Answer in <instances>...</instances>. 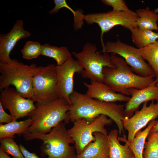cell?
<instances>
[{
  "mask_svg": "<svg viewBox=\"0 0 158 158\" xmlns=\"http://www.w3.org/2000/svg\"><path fill=\"white\" fill-rule=\"evenodd\" d=\"M70 99L71 104L64 121L65 124L82 118L91 122L99 115H104L115 122L119 134L122 135L124 131L122 121L125 117L123 105L92 98L76 91L70 95Z\"/></svg>",
  "mask_w": 158,
  "mask_h": 158,
  "instance_id": "1",
  "label": "cell"
},
{
  "mask_svg": "<svg viewBox=\"0 0 158 158\" xmlns=\"http://www.w3.org/2000/svg\"><path fill=\"white\" fill-rule=\"evenodd\" d=\"M44 67L34 63L25 65L16 59L7 63L0 62V91L12 85L22 97L31 99L34 78Z\"/></svg>",
  "mask_w": 158,
  "mask_h": 158,
  "instance_id": "2",
  "label": "cell"
},
{
  "mask_svg": "<svg viewBox=\"0 0 158 158\" xmlns=\"http://www.w3.org/2000/svg\"><path fill=\"white\" fill-rule=\"evenodd\" d=\"M111 56L115 67H104L103 82L116 92L129 95L128 89H143L154 80V76L142 77L135 73L122 58L114 54H112Z\"/></svg>",
  "mask_w": 158,
  "mask_h": 158,
  "instance_id": "3",
  "label": "cell"
},
{
  "mask_svg": "<svg viewBox=\"0 0 158 158\" xmlns=\"http://www.w3.org/2000/svg\"><path fill=\"white\" fill-rule=\"evenodd\" d=\"M27 141L39 139L43 141L40 147V155L47 156V158H76L75 147L71 144L74 143L69 135L64 123L61 122L46 134L25 133L23 135Z\"/></svg>",
  "mask_w": 158,
  "mask_h": 158,
  "instance_id": "4",
  "label": "cell"
},
{
  "mask_svg": "<svg viewBox=\"0 0 158 158\" xmlns=\"http://www.w3.org/2000/svg\"><path fill=\"white\" fill-rule=\"evenodd\" d=\"M70 105L64 99L59 98L51 102L36 105L28 115L32 120V125L25 133L46 134L66 119Z\"/></svg>",
  "mask_w": 158,
  "mask_h": 158,
  "instance_id": "5",
  "label": "cell"
},
{
  "mask_svg": "<svg viewBox=\"0 0 158 158\" xmlns=\"http://www.w3.org/2000/svg\"><path fill=\"white\" fill-rule=\"evenodd\" d=\"M95 44L87 42L79 52H72V54L83 71L81 73L82 77L90 79L91 81L103 82V68L104 67H115L111 55L107 53L101 54L97 51Z\"/></svg>",
  "mask_w": 158,
  "mask_h": 158,
  "instance_id": "6",
  "label": "cell"
},
{
  "mask_svg": "<svg viewBox=\"0 0 158 158\" xmlns=\"http://www.w3.org/2000/svg\"><path fill=\"white\" fill-rule=\"evenodd\" d=\"M113 121L106 115H101L91 122L84 118L74 122L73 126L68 131L74 142L77 155L80 154L89 144L95 140L94 133L100 132L108 134L105 126L111 124Z\"/></svg>",
  "mask_w": 158,
  "mask_h": 158,
  "instance_id": "7",
  "label": "cell"
},
{
  "mask_svg": "<svg viewBox=\"0 0 158 158\" xmlns=\"http://www.w3.org/2000/svg\"><path fill=\"white\" fill-rule=\"evenodd\" d=\"M138 16L135 12L112 11L107 12L91 13L85 15L84 20L88 24H97L101 31L100 40L102 49L105 46L103 40L104 33L109 32L115 26L120 25L129 30L137 26Z\"/></svg>",
  "mask_w": 158,
  "mask_h": 158,
  "instance_id": "8",
  "label": "cell"
},
{
  "mask_svg": "<svg viewBox=\"0 0 158 158\" xmlns=\"http://www.w3.org/2000/svg\"><path fill=\"white\" fill-rule=\"evenodd\" d=\"M58 80L56 66L49 64L34 78L32 99L40 104L51 102L59 98Z\"/></svg>",
  "mask_w": 158,
  "mask_h": 158,
  "instance_id": "9",
  "label": "cell"
},
{
  "mask_svg": "<svg viewBox=\"0 0 158 158\" xmlns=\"http://www.w3.org/2000/svg\"><path fill=\"white\" fill-rule=\"evenodd\" d=\"M100 53H111L121 56L130 66L135 74L142 77H156L154 70L138 51V49L119 40L108 42Z\"/></svg>",
  "mask_w": 158,
  "mask_h": 158,
  "instance_id": "10",
  "label": "cell"
},
{
  "mask_svg": "<svg viewBox=\"0 0 158 158\" xmlns=\"http://www.w3.org/2000/svg\"><path fill=\"white\" fill-rule=\"evenodd\" d=\"M147 102L144 103L141 110H136L131 117H125L123 120V128L128 133L127 139L123 138L125 143L130 142L139 131L158 117V102L155 104L152 101L149 106Z\"/></svg>",
  "mask_w": 158,
  "mask_h": 158,
  "instance_id": "11",
  "label": "cell"
},
{
  "mask_svg": "<svg viewBox=\"0 0 158 158\" xmlns=\"http://www.w3.org/2000/svg\"><path fill=\"white\" fill-rule=\"evenodd\" d=\"M34 102L22 97L15 88L9 87L1 91L0 103L4 109L9 111L13 121L28 116L36 108Z\"/></svg>",
  "mask_w": 158,
  "mask_h": 158,
  "instance_id": "12",
  "label": "cell"
},
{
  "mask_svg": "<svg viewBox=\"0 0 158 158\" xmlns=\"http://www.w3.org/2000/svg\"><path fill=\"white\" fill-rule=\"evenodd\" d=\"M58 80L59 97L71 104L70 96L74 91L73 77L75 73L81 74L83 68L72 57L61 66H56Z\"/></svg>",
  "mask_w": 158,
  "mask_h": 158,
  "instance_id": "13",
  "label": "cell"
},
{
  "mask_svg": "<svg viewBox=\"0 0 158 158\" xmlns=\"http://www.w3.org/2000/svg\"><path fill=\"white\" fill-rule=\"evenodd\" d=\"M22 20H17L11 29L6 34L0 35V62L7 63L11 59L10 54L20 40L32 36L24 28Z\"/></svg>",
  "mask_w": 158,
  "mask_h": 158,
  "instance_id": "14",
  "label": "cell"
},
{
  "mask_svg": "<svg viewBox=\"0 0 158 158\" xmlns=\"http://www.w3.org/2000/svg\"><path fill=\"white\" fill-rule=\"evenodd\" d=\"M157 82L156 79L149 85L142 89H128V92L131 97L124 108L125 117H131L142 103L150 100H155L158 102V87L156 85Z\"/></svg>",
  "mask_w": 158,
  "mask_h": 158,
  "instance_id": "15",
  "label": "cell"
},
{
  "mask_svg": "<svg viewBox=\"0 0 158 158\" xmlns=\"http://www.w3.org/2000/svg\"><path fill=\"white\" fill-rule=\"evenodd\" d=\"M83 83L87 89L85 94L92 98L104 102H115L116 101L127 102L130 98L124 94L117 92L103 82L91 81L90 84L84 82Z\"/></svg>",
  "mask_w": 158,
  "mask_h": 158,
  "instance_id": "16",
  "label": "cell"
},
{
  "mask_svg": "<svg viewBox=\"0 0 158 158\" xmlns=\"http://www.w3.org/2000/svg\"><path fill=\"white\" fill-rule=\"evenodd\" d=\"M93 135L95 140L89 144L76 158H109L107 134L95 132Z\"/></svg>",
  "mask_w": 158,
  "mask_h": 158,
  "instance_id": "17",
  "label": "cell"
},
{
  "mask_svg": "<svg viewBox=\"0 0 158 158\" xmlns=\"http://www.w3.org/2000/svg\"><path fill=\"white\" fill-rule=\"evenodd\" d=\"M118 130H111L107 134L109 145V158H135L131 150L126 144H120Z\"/></svg>",
  "mask_w": 158,
  "mask_h": 158,
  "instance_id": "18",
  "label": "cell"
},
{
  "mask_svg": "<svg viewBox=\"0 0 158 158\" xmlns=\"http://www.w3.org/2000/svg\"><path fill=\"white\" fill-rule=\"evenodd\" d=\"M32 119H28L21 121H13L3 124H0V139L8 138H15V134L23 135L32 125Z\"/></svg>",
  "mask_w": 158,
  "mask_h": 158,
  "instance_id": "19",
  "label": "cell"
},
{
  "mask_svg": "<svg viewBox=\"0 0 158 158\" xmlns=\"http://www.w3.org/2000/svg\"><path fill=\"white\" fill-rule=\"evenodd\" d=\"M135 12L138 16L137 24L142 30H155L158 31V14L151 11L148 7L145 8H139Z\"/></svg>",
  "mask_w": 158,
  "mask_h": 158,
  "instance_id": "20",
  "label": "cell"
},
{
  "mask_svg": "<svg viewBox=\"0 0 158 158\" xmlns=\"http://www.w3.org/2000/svg\"><path fill=\"white\" fill-rule=\"evenodd\" d=\"M158 120H154L150 121L147 126L142 131H139L133 140L127 145L133 153L135 158H143V153L146 139L152 127Z\"/></svg>",
  "mask_w": 158,
  "mask_h": 158,
  "instance_id": "21",
  "label": "cell"
},
{
  "mask_svg": "<svg viewBox=\"0 0 158 158\" xmlns=\"http://www.w3.org/2000/svg\"><path fill=\"white\" fill-rule=\"evenodd\" d=\"M131 32L132 42L137 48L140 49L158 40V33L150 30H142L138 27L132 28Z\"/></svg>",
  "mask_w": 158,
  "mask_h": 158,
  "instance_id": "22",
  "label": "cell"
},
{
  "mask_svg": "<svg viewBox=\"0 0 158 158\" xmlns=\"http://www.w3.org/2000/svg\"><path fill=\"white\" fill-rule=\"evenodd\" d=\"M41 55L54 59L57 63V66L62 65L72 57L71 53L67 47H57L49 43L42 45Z\"/></svg>",
  "mask_w": 158,
  "mask_h": 158,
  "instance_id": "23",
  "label": "cell"
},
{
  "mask_svg": "<svg viewBox=\"0 0 158 158\" xmlns=\"http://www.w3.org/2000/svg\"><path fill=\"white\" fill-rule=\"evenodd\" d=\"M138 51L143 58L148 62L157 76L158 74V40L138 49Z\"/></svg>",
  "mask_w": 158,
  "mask_h": 158,
  "instance_id": "24",
  "label": "cell"
},
{
  "mask_svg": "<svg viewBox=\"0 0 158 158\" xmlns=\"http://www.w3.org/2000/svg\"><path fill=\"white\" fill-rule=\"evenodd\" d=\"M54 7L50 10V14H55L59 12L60 9L66 8L71 12L73 15V26L75 29L77 30L81 29L83 25L85 15L81 10L74 11L69 6L65 0H54Z\"/></svg>",
  "mask_w": 158,
  "mask_h": 158,
  "instance_id": "25",
  "label": "cell"
},
{
  "mask_svg": "<svg viewBox=\"0 0 158 158\" xmlns=\"http://www.w3.org/2000/svg\"><path fill=\"white\" fill-rule=\"evenodd\" d=\"M145 145L143 158H158V133H150Z\"/></svg>",
  "mask_w": 158,
  "mask_h": 158,
  "instance_id": "26",
  "label": "cell"
},
{
  "mask_svg": "<svg viewBox=\"0 0 158 158\" xmlns=\"http://www.w3.org/2000/svg\"><path fill=\"white\" fill-rule=\"evenodd\" d=\"M0 148L8 155H11L13 158H24L19 145L13 138H8L0 139Z\"/></svg>",
  "mask_w": 158,
  "mask_h": 158,
  "instance_id": "27",
  "label": "cell"
},
{
  "mask_svg": "<svg viewBox=\"0 0 158 158\" xmlns=\"http://www.w3.org/2000/svg\"><path fill=\"white\" fill-rule=\"evenodd\" d=\"M42 46L40 43L37 41L26 42L21 50L23 58L28 60L37 58L41 55Z\"/></svg>",
  "mask_w": 158,
  "mask_h": 158,
  "instance_id": "28",
  "label": "cell"
},
{
  "mask_svg": "<svg viewBox=\"0 0 158 158\" xmlns=\"http://www.w3.org/2000/svg\"><path fill=\"white\" fill-rule=\"evenodd\" d=\"M104 4L111 7L112 10L116 11L128 12L131 11L123 0H102Z\"/></svg>",
  "mask_w": 158,
  "mask_h": 158,
  "instance_id": "29",
  "label": "cell"
},
{
  "mask_svg": "<svg viewBox=\"0 0 158 158\" xmlns=\"http://www.w3.org/2000/svg\"><path fill=\"white\" fill-rule=\"evenodd\" d=\"M13 121L11 115L7 113L4 111L1 103H0V123H8Z\"/></svg>",
  "mask_w": 158,
  "mask_h": 158,
  "instance_id": "30",
  "label": "cell"
},
{
  "mask_svg": "<svg viewBox=\"0 0 158 158\" xmlns=\"http://www.w3.org/2000/svg\"><path fill=\"white\" fill-rule=\"evenodd\" d=\"M19 146L24 158H41L36 153L29 151L21 143H20Z\"/></svg>",
  "mask_w": 158,
  "mask_h": 158,
  "instance_id": "31",
  "label": "cell"
},
{
  "mask_svg": "<svg viewBox=\"0 0 158 158\" xmlns=\"http://www.w3.org/2000/svg\"><path fill=\"white\" fill-rule=\"evenodd\" d=\"M0 158H11L0 148Z\"/></svg>",
  "mask_w": 158,
  "mask_h": 158,
  "instance_id": "32",
  "label": "cell"
},
{
  "mask_svg": "<svg viewBox=\"0 0 158 158\" xmlns=\"http://www.w3.org/2000/svg\"><path fill=\"white\" fill-rule=\"evenodd\" d=\"M150 133H158V121L157 123L151 128Z\"/></svg>",
  "mask_w": 158,
  "mask_h": 158,
  "instance_id": "33",
  "label": "cell"
},
{
  "mask_svg": "<svg viewBox=\"0 0 158 158\" xmlns=\"http://www.w3.org/2000/svg\"><path fill=\"white\" fill-rule=\"evenodd\" d=\"M154 11L155 13H158V8L155 9Z\"/></svg>",
  "mask_w": 158,
  "mask_h": 158,
  "instance_id": "34",
  "label": "cell"
},
{
  "mask_svg": "<svg viewBox=\"0 0 158 158\" xmlns=\"http://www.w3.org/2000/svg\"><path fill=\"white\" fill-rule=\"evenodd\" d=\"M156 77H157V78L156 79L157 80V83L156 84V85L158 87V74L157 75Z\"/></svg>",
  "mask_w": 158,
  "mask_h": 158,
  "instance_id": "35",
  "label": "cell"
}]
</instances>
